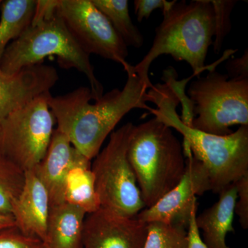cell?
<instances>
[{
    "mask_svg": "<svg viewBox=\"0 0 248 248\" xmlns=\"http://www.w3.org/2000/svg\"><path fill=\"white\" fill-rule=\"evenodd\" d=\"M124 71L127 81L122 90L109 91L91 104V89L81 86L74 91L53 97L48 95V104L59 130L86 158L92 160L101 151L104 142L117 124L135 108L151 112L153 103L149 89L129 64Z\"/></svg>",
    "mask_w": 248,
    "mask_h": 248,
    "instance_id": "cell-1",
    "label": "cell"
},
{
    "mask_svg": "<svg viewBox=\"0 0 248 248\" xmlns=\"http://www.w3.org/2000/svg\"><path fill=\"white\" fill-rule=\"evenodd\" d=\"M149 91L157 108L149 113L182 134L184 146L206 169L212 192L221 193L248 174V125L226 136L205 133L182 122L176 110L180 102L167 84L156 85Z\"/></svg>",
    "mask_w": 248,
    "mask_h": 248,
    "instance_id": "cell-2",
    "label": "cell"
},
{
    "mask_svg": "<svg viewBox=\"0 0 248 248\" xmlns=\"http://www.w3.org/2000/svg\"><path fill=\"white\" fill-rule=\"evenodd\" d=\"M163 16L151 49L133 66L135 73L149 89L154 87L148 76L150 67L159 56L169 55L176 61L186 62L197 76L208 68L205 60L213 46L215 22L210 0H174L163 11Z\"/></svg>",
    "mask_w": 248,
    "mask_h": 248,
    "instance_id": "cell-3",
    "label": "cell"
},
{
    "mask_svg": "<svg viewBox=\"0 0 248 248\" xmlns=\"http://www.w3.org/2000/svg\"><path fill=\"white\" fill-rule=\"evenodd\" d=\"M128 158L146 208L174 188L186 172L180 142L172 128L155 117L135 125Z\"/></svg>",
    "mask_w": 248,
    "mask_h": 248,
    "instance_id": "cell-4",
    "label": "cell"
},
{
    "mask_svg": "<svg viewBox=\"0 0 248 248\" xmlns=\"http://www.w3.org/2000/svg\"><path fill=\"white\" fill-rule=\"evenodd\" d=\"M50 56L57 57L62 68H75L87 78L93 100L104 94V86L95 76L90 55L78 45L56 13L48 19L31 24L8 46L0 63V71L14 74L23 68L43 63Z\"/></svg>",
    "mask_w": 248,
    "mask_h": 248,
    "instance_id": "cell-5",
    "label": "cell"
},
{
    "mask_svg": "<svg viewBox=\"0 0 248 248\" xmlns=\"http://www.w3.org/2000/svg\"><path fill=\"white\" fill-rule=\"evenodd\" d=\"M187 95L193 107L194 128L226 136L234 125H248V79H231L210 70L191 83Z\"/></svg>",
    "mask_w": 248,
    "mask_h": 248,
    "instance_id": "cell-6",
    "label": "cell"
},
{
    "mask_svg": "<svg viewBox=\"0 0 248 248\" xmlns=\"http://www.w3.org/2000/svg\"><path fill=\"white\" fill-rule=\"evenodd\" d=\"M135 127L128 122L114 130L91 165L101 208L127 217L137 216L146 208L128 158Z\"/></svg>",
    "mask_w": 248,
    "mask_h": 248,
    "instance_id": "cell-7",
    "label": "cell"
},
{
    "mask_svg": "<svg viewBox=\"0 0 248 248\" xmlns=\"http://www.w3.org/2000/svg\"><path fill=\"white\" fill-rule=\"evenodd\" d=\"M50 93L11 112L0 122V156L24 172L40 164L53 136L55 121L48 104Z\"/></svg>",
    "mask_w": 248,
    "mask_h": 248,
    "instance_id": "cell-8",
    "label": "cell"
},
{
    "mask_svg": "<svg viewBox=\"0 0 248 248\" xmlns=\"http://www.w3.org/2000/svg\"><path fill=\"white\" fill-rule=\"evenodd\" d=\"M55 13L88 55H99L120 63H130L128 46L91 0H57Z\"/></svg>",
    "mask_w": 248,
    "mask_h": 248,
    "instance_id": "cell-9",
    "label": "cell"
},
{
    "mask_svg": "<svg viewBox=\"0 0 248 248\" xmlns=\"http://www.w3.org/2000/svg\"><path fill=\"white\" fill-rule=\"evenodd\" d=\"M183 151L186 169L182 180L154 205L135 216L140 221L163 222L187 229L191 217L197 213V196L211 191L210 178L203 165L194 157L187 146H184Z\"/></svg>",
    "mask_w": 248,
    "mask_h": 248,
    "instance_id": "cell-10",
    "label": "cell"
},
{
    "mask_svg": "<svg viewBox=\"0 0 248 248\" xmlns=\"http://www.w3.org/2000/svg\"><path fill=\"white\" fill-rule=\"evenodd\" d=\"M85 217L84 248H143L147 223L102 208Z\"/></svg>",
    "mask_w": 248,
    "mask_h": 248,
    "instance_id": "cell-11",
    "label": "cell"
},
{
    "mask_svg": "<svg viewBox=\"0 0 248 248\" xmlns=\"http://www.w3.org/2000/svg\"><path fill=\"white\" fill-rule=\"evenodd\" d=\"M58 80L56 68L44 63L14 74L0 71V122L11 112L50 93Z\"/></svg>",
    "mask_w": 248,
    "mask_h": 248,
    "instance_id": "cell-12",
    "label": "cell"
},
{
    "mask_svg": "<svg viewBox=\"0 0 248 248\" xmlns=\"http://www.w3.org/2000/svg\"><path fill=\"white\" fill-rule=\"evenodd\" d=\"M50 204L48 192L33 170L25 172L22 190L11 207L16 228L27 236L45 241Z\"/></svg>",
    "mask_w": 248,
    "mask_h": 248,
    "instance_id": "cell-13",
    "label": "cell"
},
{
    "mask_svg": "<svg viewBox=\"0 0 248 248\" xmlns=\"http://www.w3.org/2000/svg\"><path fill=\"white\" fill-rule=\"evenodd\" d=\"M76 151L66 135L55 129L45 156L33 169L48 192L50 207L64 203L63 184Z\"/></svg>",
    "mask_w": 248,
    "mask_h": 248,
    "instance_id": "cell-14",
    "label": "cell"
},
{
    "mask_svg": "<svg viewBox=\"0 0 248 248\" xmlns=\"http://www.w3.org/2000/svg\"><path fill=\"white\" fill-rule=\"evenodd\" d=\"M236 200L237 189L233 184L219 193L216 203L196 216V224L208 248H230L226 244V236L234 232L233 220Z\"/></svg>",
    "mask_w": 248,
    "mask_h": 248,
    "instance_id": "cell-15",
    "label": "cell"
},
{
    "mask_svg": "<svg viewBox=\"0 0 248 248\" xmlns=\"http://www.w3.org/2000/svg\"><path fill=\"white\" fill-rule=\"evenodd\" d=\"M86 214L66 203L50 207L46 248H84L83 229Z\"/></svg>",
    "mask_w": 248,
    "mask_h": 248,
    "instance_id": "cell-16",
    "label": "cell"
},
{
    "mask_svg": "<svg viewBox=\"0 0 248 248\" xmlns=\"http://www.w3.org/2000/svg\"><path fill=\"white\" fill-rule=\"evenodd\" d=\"M91 165V160L76 149L63 184L64 203L81 209L86 215L101 208Z\"/></svg>",
    "mask_w": 248,
    "mask_h": 248,
    "instance_id": "cell-17",
    "label": "cell"
},
{
    "mask_svg": "<svg viewBox=\"0 0 248 248\" xmlns=\"http://www.w3.org/2000/svg\"><path fill=\"white\" fill-rule=\"evenodd\" d=\"M36 0H6L1 4L0 63L8 46L30 27Z\"/></svg>",
    "mask_w": 248,
    "mask_h": 248,
    "instance_id": "cell-18",
    "label": "cell"
},
{
    "mask_svg": "<svg viewBox=\"0 0 248 248\" xmlns=\"http://www.w3.org/2000/svg\"><path fill=\"white\" fill-rule=\"evenodd\" d=\"M93 4L108 19L111 25L127 46L140 48L144 39L133 24L127 0H91Z\"/></svg>",
    "mask_w": 248,
    "mask_h": 248,
    "instance_id": "cell-19",
    "label": "cell"
},
{
    "mask_svg": "<svg viewBox=\"0 0 248 248\" xmlns=\"http://www.w3.org/2000/svg\"><path fill=\"white\" fill-rule=\"evenodd\" d=\"M25 180V172L0 156V214L11 215V207Z\"/></svg>",
    "mask_w": 248,
    "mask_h": 248,
    "instance_id": "cell-20",
    "label": "cell"
},
{
    "mask_svg": "<svg viewBox=\"0 0 248 248\" xmlns=\"http://www.w3.org/2000/svg\"><path fill=\"white\" fill-rule=\"evenodd\" d=\"M143 248H187V229L163 222L147 223Z\"/></svg>",
    "mask_w": 248,
    "mask_h": 248,
    "instance_id": "cell-21",
    "label": "cell"
},
{
    "mask_svg": "<svg viewBox=\"0 0 248 248\" xmlns=\"http://www.w3.org/2000/svg\"><path fill=\"white\" fill-rule=\"evenodd\" d=\"M214 11L215 35L213 42L214 53L221 51L223 42L227 35L231 32L232 24L231 16L236 0H210Z\"/></svg>",
    "mask_w": 248,
    "mask_h": 248,
    "instance_id": "cell-22",
    "label": "cell"
},
{
    "mask_svg": "<svg viewBox=\"0 0 248 248\" xmlns=\"http://www.w3.org/2000/svg\"><path fill=\"white\" fill-rule=\"evenodd\" d=\"M0 248H46L43 241L23 234L17 228L0 233Z\"/></svg>",
    "mask_w": 248,
    "mask_h": 248,
    "instance_id": "cell-23",
    "label": "cell"
},
{
    "mask_svg": "<svg viewBox=\"0 0 248 248\" xmlns=\"http://www.w3.org/2000/svg\"><path fill=\"white\" fill-rule=\"evenodd\" d=\"M237 198L235 204L234 213L239 217L241 227L248 228V174L239 179L236 183Z\"/></svg>",
    "mask_w": 248,
    "mask_h": 248,
    "instance_id": "cell-24",
    "label": "cell"
},
{
    "mask_svg": "<svg viewBox=\"0 0 248 248\" xmlns=\"http://www.w3.org/2000/svg\"><path fill=\"white\" fill-rule=\"evenodd\" d=\"M173 1L166 0H135L134 9L139 22L143 19H148L155 10L161 9L164 11L172 4Z\"/></svg>",
    "mask_w": 248,
    "mask_h": 248,
    "instance_id": "cell-25",
    "label": "cell"
},
{
    "mask_svg": "<svg viewBox=\"0 0 248 248\" xmlns=\"http://www.w3.org/2000/svg\"><path fill=\"white\" fill-rule=\"evenodd\" d=\"M228 76L231 79H248V51L246 49L242 56L231 59L226 65Z\"/></svg>",
    "mask_w": 248,
    "mask_h": 248,
    "instance_id": "cell-26",
    "label": "cell"
},
{
    "mask_svg": "<svg viewBox=\"0 0 248 248\" xmlns=\"http://www.w3.org/2000/svg\"><path fill=\"white\" fill-rule=\"evenodd\" d=\"M196 216H197V213H194L192 215L188 228H187V239H188L187 248H208L206 245L204 244L201 236V232L196 224Z\"/></svg>",
    "mask_w": 248,
    "mask_h": 248,
    "instance_id": "cell-27",
    "label": "cell"
},
{
    "mask_svg": "<svg viewBox=\"0 0 248 248\" xmlns=\"http://www.w3.org/2000/svg\"><path fill=\"white\" fill-rule=\"evenodd\" d=\"M16 228L12 215L0 214V233Z\"/></svg>",
    "mask_w": 248,
    "mask_h": 248,
    "instance_id": "cell-28",
    "label": "cell"
},
{
    "mask_svg": "<svg viewBox=\"0 0 248 248\" xmlns=\"http://www.w3.org/2000/svg\"><path fill=\"white\" fill-rule=\"evenodd\" d=\"M1 3H2V1H1V0H0V6H1Z\"/></svg>",
    "mask_w": 248,
    "mask_h": 248,
    "instance_id": "cell-29",
    "label": "cell"
}]
</instances>
